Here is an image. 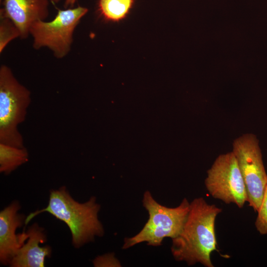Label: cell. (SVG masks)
Segmentation results:
<instances>
[{"label":"cell","mask_w":267,"mask_h":267,"mask_svg":"<svg viewBox=\"0 0 267 267\" xmlns=\"http://www.w3.org/2000/svg\"><path fill=\"white\" fill-rule=\"evenodd\" d=\"M28 152L25 147H18L0 143V172L10 174L28 161Z\"/></svg>","instance_id":"11"},{"label":"cell","mask_w":267,"mask_h":267,"mask_svg":"<svg viewBox=\"0 0 267 267\" xmlns=\"http://www.w3.org/2000/svg\"><path fill=\"white\" fill-rule=\"evenodd\" d=\"M49 0H4L0 17L10 19L17 27L21 39H26L32 25L44 21L49 14Z\"/></svg>","instance_id":"9"},{"label":"cell","mask_w":267,"mask_h":267,"mask_svg":"<svg viewBox=\"0 0 267 267\" xmlns=\"http://www.w3.org/2000/svg\"><path fill=\"white\" fill-rule=\"evenodd\" d=\"M20 205L13 202L0 212V262L8 265L18 251L28 240V234L23 232L16 234L22 226L24 217L18 213Z\"/></svg>","instance_id":"8"},{"label":"cell","mask_w":267,"mask_h":267,"mask_svg":"<svg viewBox=\"0 0 267 267\" xmlns=\"http://www.w3.org/2000/svg\"><path fill=\"white\" fill-rule=\"evenodd\" d=\"M30 91L21 84L9 67H0V143L24 147L18 126L26 118Z\"/></svg>","instance_id":"4"},{"label":"cell","mask_w":267,"mask_h":267,"mask_svg":"<svg viewBox=\"0 0 267 267\" xmlns=\"http://www.w3.org/2000/svg\"><path fill=\"white\" fill-rule=\"evenodd\" d=\"M100 205L95 197L85 203L75 200L65 186L50 192L47 206L44 209L30 214L25 220L27 224L35 217L43 212H48L64 222L70 230L72 243L76 248L101 236L104 229L98 219Z\"/></svg>","instance_id":"2"},{"label":"cell","mask_w":267,"mask_h":267,"mask_svg":"<svg viewBox=\"0 0 267 267\" xmlns=\"http://www.w3.org/2000/svg\"><path fill=\"white\" fill-rule=\"evenodd\" d=\"M88 11V8L80 6L59 9L52 20L34 22L29 30L33 39V47L39 49L46 47L56 58L64 57L70 51L76 26Z\"/></svg>","instance_id":"5"},{"label":"cell","mask_w":267,"mask_h":267,"mask_svg":"<svg viewBox=\"0 0 267 267\" xmlns=\"http://www.w3.org/2000/svg\"><path fill=\"white\" fill-rule=\"evenodd\" d=\"M134 0H99L98 9L103 18L118 22L124 19L132 8Z\"/></svg>","instance_id":"12"},{"label":"cell","mask_w":267,"mask_h":267,"mask_svg":"<svg viewBox=\"0 0 267 267\" xmlns=\"http://www.w3.org/2000/svg\"><path fill=\"white\" fill-rule=\"evenodd\" d=\"M142 203L148 212V219L138 233L125 238L123 249L142 242H146L149 246H159L164 238L177 237L181 231L190 208V203L186 198L176 207L163 206L158 203L148 190L143 194Z\"/></svg>","instance_id":"3"},{"label":"cell","mask_w":267,"mask_h":267,"mask_svg":"<svg viewBox=\"0 0 267 267\" xmlns=\"http://www.w3.org/2000/svg\"></svg>","instance_id":"18"},{"label":"cell","mask_w":267,"mask_h":267,"mask_svg":"<svg viewBox=\"0 0 267 267\" xmlns=\"http://www.w3.org/2000/svg\"><path fill=\"white\" fill-rule=\"evenodd\" d=\"M257 212L258 215L255 222L256 228L261 234H267V186Z\"/></svg>","instance_id":"14"},{"label":"cell","mask_w":267,"mask_h":267,"mask_svg":"<svg viewBox=\"0 0 267 267\" xmlns=\"http://www.w3.org/2000/svg\"><path fill=\"white\" fill-rule=\"evenodd\" d=\"M20 37L19 30L11 20L6 17H0V53L10 42Z\"/></svg>","instance_id":"13"},{"label":"cell","mask_w":267,"mask_h":267,"mask_svg":"<svg viewBox=\"0 0 267 267\" xmlns=\"http://www.w3.org/2000/svg\"><path fill=\"white\" fill-rule=\"evenodd\" d=\"M205 187L215 199L239 208L247 202L244 180L236 158L231 151L219 155L207 171Z\"/></svg>","instance_id":"7"},{"label":"cell","mask_w":267,"mask_h":267,"mask_svg":"<svg viewBox=\"0 0 267 267\" xmlns=\"http://www.w3.org/2000/svg\"><path fill=\"white\" fill-rule=\"evenodd\" d=\"M232 152L244 180L247 202L257 212L267 186V174L259 140L253 134H243L233 140Z\"/></svg>","instance_id":"6"},{"label":"cell","mask_w":267,"mask_h":267,"mask_svg":"<svg viewBox=\"0 0 267 267\" xmlns=\"http://www.w3.org/2000/svg\"><path fill=\"white\" fill-rule=\"evenodd\" d=\"M50 1L53 3H57L60 2L61 0H49Z\"/></svg>","instance_id":"17"},{"label":"cell","mask_w":267,"mask_h":267,"mask_svg":"<svg viewBox=\"0 0 267 267\" xmlns=\"http://www.w3.org/2000/svg\"><path fill=\"white\" fill-rule=\"evenodd\" d=\"M27 233V242L12 258L9 265L11 267H44L45 258L51 254L49 246L39 245L45 241L44 229L35 223L29 228Z\"/></svg>","instance_id":"10"},{"label":"cell","mask_w":267,"mask_h":267,"mask_svg":"<svg viewBox=\"0 0 267 267\" xmlns=\"http://www.w3.org/2000/svg\"><path fill=\"white\" fill-rule=\"evenodd\" d=\"M77 0H65L64 7L65 8L71 7L75 4Z\"/></svg>","instance_id":"16"},{"label":"cell","mask_w":267,"mask_h":267,"mask_svg":"<svg viewBox=\"0 0 267 267\" xmlns=\"http://www.w3.org/2000/svg\"><path fill=\"white\" fill-rule=\"evenodd\" d=\"M222 209L209 204L203 197L190 203L189 211L179 234L172 239V254L177 261L188 266L200 263L213 267L211 254L217 251L215 221Z\"/></svg>","instance_id":"1"},{"label":"cell","mask_w":267,"mask_h":267,"mask_svg":"<svg viewBox=\"0 0 267 267\" xmlns=\"http://www.w3.org/2000/svg\"><path fill=\"white\" fill-rule=\"evenodd\" d=\"M95 267H120L119 261L113 254H105L96 258L93 262Z\"/></svg>","instance_id":"15"}]
</instances>
